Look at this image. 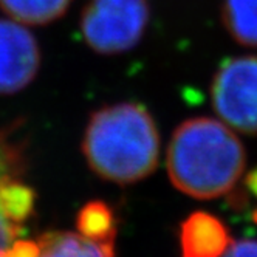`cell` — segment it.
Wrapping results in <instances>:
<instances>
[{
  "instance_id": "1",
  "label": "cell",
  "mask_w": 257,
  "mask_h": 257,
  "mask_svg": "<svg viewBox=\"0 0 257 257\" xmlns=\"http://www.w3.org/2000/svg\"><path fill=\"white\" fill-rule=\"evenodd\" d=\"M246 166L242 141L223 122L208 116L183 121L168 148L172 185L194 198L231 192Z\"/></svg>"
},
{
  "instance_id": "2",
  "label": "cell",
  "mask_w": 257,
  "mask_h": 257,
  "mask_svg": "<svg viewBox=\"0 0 257 257\" xmlns=\"http://www.w3.org/2000/svg\"><path fill=\"white\" fill-rule=\"evenodd\" d=\"M82 152L96 175L128 185L157 169L160 134L152 115L141 104L104 105L87 122Z\"/></svg>"
},
{
  "instance_id": "3",
  "label": "cell",
  "mask_w": 257,
  "mask_h": 257,
  "mask_svg": "<svg viewBox=\"0 0 257 257\" xmlns=\"http://www.w3.org/2000/svg\"><path fill=\"white\" fill-rule=\"evenodd\" d=\"M149 16V0H88L79 30L85 45L95 53L121 54L140 44Z\"/></svg>"
},
{
  "instance_id": "4",
  "label": "cell",
  "mask_w": 257,
  "mask_h": 257,
  "mask_svg": "<svg viewBox=\"0 0 257 257\" xmlns=\"http://www.w3.org/2000/svg\"><path fill=\"white\" fill-rule=\"evenodd\" d=\"M19 122L0 127V257L19 240L34 211V191L22 181L27 148L17 137Z\"/></svg>"
},
{
  "instance_id": "5",
  "label": "cell",
  "mask_w": 257,
  "mask_h": 257,
  "mask_svg": "<svg viewBox=\"0 0 257 257\" xmlns=\"http://www.w3.org/2000/svg\"><path fill=\"white\" fill-rule=\"evenodd\" d=\"M215 113L226 125L257 135V56L226 59L211 84Z\"/></svg>"
},
{
  "instance_id": "6",
  "label": "cell",
  "mask_w": 257,
  "mask_h": 257,
  "mask_svg": "<svg viewBox=\"0 0 257 257\" xmlns=\"http://www.w3.org/2000/svg\"><path fill=\"white\" fill-rule=\"evenodd\" d=\"M41 67L42 50L28 25L0 17V96L21 93Z\"/></svg>"
},
{
  "instance_id": "7",
  "label": "cell",
  "mask_w": 257,
  "mask_h": 257,
  "mask_svg": "<svg viewBox=\"0 0 257 257\" xmlns=\"http://www.w3.org/2000/svg\"><path fill=\"white\" fill-rule=\"evenodd\" d=\"M229 243L226 226L203 211L191 214L180 228L181 257H220Z\"/></svg>"
},
{
  "instance_id": "8",
  "label": "cell",
  "mask_w": 257,
  "mask_h": 257,
  "mask_svg": "<svg viewBox=\"0 0 257 257\" xmlns=\"http://www.w3.org/2000/svg\"><path fill=\"white\" fill-rule=\"evenodd\" d=\"M36 242V257H113L115 251V243L91 240L81 232H47Z\"/></svg>"
},
{
  "instance_id": "9",
  "label": "cell",
  "mask_w": 257,
  "mask_h": 257,
  "mask_svg": "<svg viewBox=\"0 0 257 257\" xmlns=\"http://www.w3.org/2000/svg\"><path fill=\"white\" fill-rule=\"evenodd\" d=\"M73 0H0V11L28 27H44L64 17Z\"/></svg>"
},
{
  "instance_id": "10",
  "label": "cell",
  "mask_w": 257,
  "mask_h": 257,
  "mask_svg": "<svg viewBox=\"0 0 257 257\" xmlns=\"http://www.w3.org/2000/svg\"><path fill=\"white\" fill-rule=\"evenodd\" d=\"M222 22L235 42L257 47V0H223Z\"/></svg>"
},
{
  "instance_id": "11",
  "label": "cell",
  "mask_w": 257,
  "mask_h": 257,
  "mask_svg": "<svg viewBox=\"0 0 257 257\" xmlns=\"http://www.w3.org/2000/svg\"><path fill=\"white\" fill-rule=\"evenodd\" d=\"M78 229L82 235L96 242L115 243L116 225L113 212L102 201H90L78 215Z\"/></svg>"
},
{
  "instance_id": "12",
  "label": "cell",
  "mask_w": 257,
  "mask_h": 257,
  "mask_svg": "<svg viewBox=\"0 0 257 257\" xmlns=\"http://www.w3.org/2000/svg\"><path fill=\"white\" fill-rule=\"evenodd\" d=\"M220 257H257V240L243 238V240L231 242Z\"/></svg>"
},
{
  "instance_id": "13",
  "label": "cell",
  "mask_w": 257,
  "mask_h": 257,
  "mask_svg": "<svg viewBox=\"0 0 257 257\" xmlns=\"http://www.w3.org/2000/svg\"><path fill=\"white\" fill-rule=\"evenodd\" d=\"M248 197H251L255 201V206L252 208V220L257 223V168L246 175L243 181V191H238L234 200L248 198Z\"/></svg>"
}]
</instances>
